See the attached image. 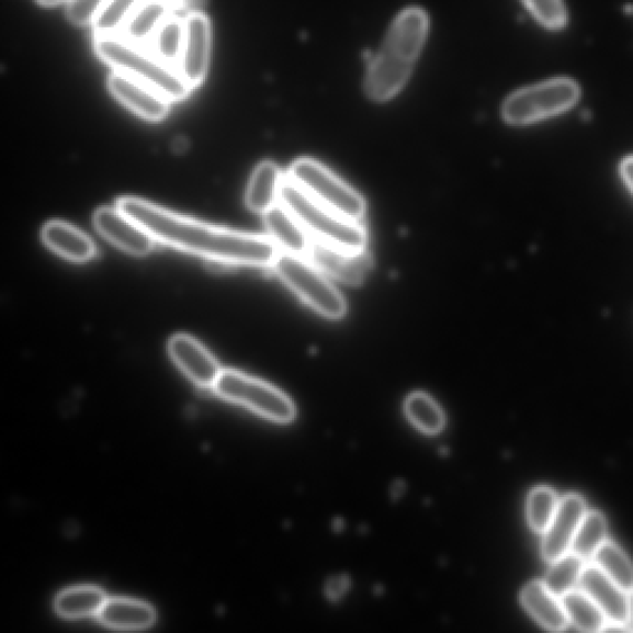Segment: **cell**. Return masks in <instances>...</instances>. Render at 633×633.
Returning a JSON list of instances; mask_svg holds the SVG:
<instances>
[{"label":"cell","instance_id":"1","mask_svg":"<svg viewBox=\"0 0 633 633\" xmlns=\"http://www.w3.org/2000/svg\"><path fill=\"white\" fill-rule=\"evenodd\" d=\"M117 207L156 242L221 264L270 267L281 253L270 237L213 227L142 198L123 197Z\"/></svg>","mask_w":633,"mask_h":633},{"label":"cell","instance_id":"2","mask_svg":"<svg viewBox=\"0 0 633 633\" xmlns=\"http://www.w3.org/2000/svg\"><path fill=\"white\" fill-rule=\"evenodd\" d=\"M426 11L409 8L395 19L379 52L370 60L366 92L376 101L400 94L412 74L428 36Z\"/></svg>","mask_w":633,"mask_h":633},{"label":"cell","instance_id":"3","mask_svg":"<svg viewBox=\"0 0 633 633\" xmlns=\"http://www.w3.org/2000/svg\"><path fill=\"white\" fill-rule=\"evenodd\" d=\"M280 203L300 222L312 241L352 252L367 247L368 234L363 224L324 207L288 176L281 187Z\"/></svg>","mask_w":633,"mask_h":633},{"label":"cell","instance_id":"4","mask_svg":"<svg viewBox=\"0 0 633 633\" xmlns=\"http://www.w3.org/2000/svg\"><path fill=\"white\" fill-rule=\"evenodd\" d=\"M95 49L101 60L118 72L153 88L169 101L186 99L192 88L172 66L116 36L97 37Z\"/></svg>","mask_w":633,"mask_h":633},{"label":"cell","instance_id":"5","mask_svg":"<svg viewBox=\"0 0 633 633\" xmlns=\"http://www.w3.org/2000/svg\"><path fill=\"white\" fill-rule=\"evenodd\" d=\"M273 267L284 284L316 313L328 320H342L347 314L342 293L308 257L280 253Z\"/></svg>","mask_w":633,"mask_h":633},{"label":"cell","instance_id":"6","mask_svg":"<svg viewBox=\"0 0 633 633\" xmlns=\"http://www.w3.org/2000/svg\"><path fill=\"white\" fill-rule=\"evenodd\" d=\"M286 176L310 197L339 216L363 222L367 213L366 199L321 163L313 158H299L292 164Z\"/></svg>","mask_w":633,"mask_h":633},{"label":"cell","instance_id":"7","mask_svg":"<svg viewBox=\"0 0 633 633\" xmlns=\"http://www.w3.org/2000/svg\"><path fill=\"white\" fill-rule=\"evenodd\" d=\"M214 392L270 421L288 423L296 416L295 406L284 392L241 371L223 370L214 386Z\"/></svg>","mask_w":633,"mask_h":633},{"label":"cell","instance_id":"8","mask_svg":"<svg viewBox=\"0 0 633 633\" xmlns=\"http://www.w3.org/2000/svg\"><path fill=\"white\" fill-rule=\"evenodd\" d=\"M581 96L578 85L571 79H553L527 87L508 97L503 107V117L514 126L557 116L572 108Z\"/></svg>","mask_w":633,"mask_h":633},{"label":"cell","instance_id":"9","mask_svg":"<svg viewBox=\"0 0 633 633\" xmlns=\"http://www.w3.org/2000/svg\"><path fill=\"white\" fill-rule=\"evenodd\" d=\"M306 257L328 277L349 286L363 284L372 266L371 256L366 249L359 252L344 251L315 241H312Z\"/></svg>","mask_w":633,"mask_h":633},{"label":"cell","instance_id":"10","mask_svg":"<svg viewBox=\"0 0 633 633\" xmlns=\"http://www.w3.org/2000/svg\"><path fill=\"white\" fill-rule=\"evenodd\" d=\"M94 224L97 232L123 252L135 256L148 255L156 241L140 225L118 207H104L95 213Z\"/></svg>","mask_w":633,"mask_h":633},{"label":"cell","instance_id":"11","mask_svg":"<svg viewBox=\"0 0 633 633\" xmlns=\"http://www.w3.org/2000/svg\"><path fill=\"white\" fill-rule=\"evenodd\" d=\"M168 353L184 374L201 389H214L222 374L221 366L197 339L176 334L168 342Z\"/></svg>","mask_w":633,"mask_h":633},{"label":"cell","instance_id":"12","mask_svg":"<svg viewBox=\"0 0 633 633\" xmlns=\"http://www.w3.org/2000/svg\"><path fill=\"white\" fill-rule=\"evenodd\" d=\"M586 514V505L578 494H568L559 505L542 539V556L551 563L571 552L576 529Z\"/></svg>","mask_w":633,"mask_h":633},{"label":"cell","instance_id":"13","mask_svg":"<svg viewBox=\"0 0 633 633\" xmlns=\"http://www.w3.org/2000/svg\"><path fill=\"white\" fill-rule=\"evenodd\" d=\"M183 55L178 62L179 75L194 89L205 81L210 62L211 25L205 14L192 13L186 20Z\"/></svg>","mask_w":633,"mask_h":633},{"label":"cell","instance_id":"14","mask_svg":"<svg viewBox=\"0 0 633 633\" xmlns=\"http://www.w3.org/2000/svg\"><path fill=\"white\" fill-rule=\"evenodd\" d=\"M578 590L591 596L602 608L607 624L629 626V593L610 580L594 563L586 564Z\"/></svg>","mask_w":633,"mask_h":633},{"label":"cell","instance_id":"15","mask_svg":"<svg viewBox=\"0 0 633 633\" xmlns=\"http://www.w3.org/2000/svg\"><path fill=\"white\" fill-rule=\"evenodd\" d=\"M108 88L120 104L146 120L160 121L168 115L169 100L138 79L115 71L108 79Z\"/></svg>","mask_w":633,"mask_h":633},{"label":"cell","instance_id":"16","mask_svg":"<svg viewBox=\"0 0 633 633\" xmlns=\"http://www.w3.org/2000/svg\"><path fill=\"white\" fill-rule=\"evenodd\" d=\"M264 222L270 240L281 253L308 256L312 244L311 236L280 202L264 214Z\"/></svg>","mask_w":633,"mask_h":633},{"label":"cell","instance_id":"17","mask_svg":"<svg viewBox=\"0 0 633 633\" xmlns=\"http://www.w3.org/2000/svg\"><path fill=\"white\" fill-rule=\"evenodd\" d=\"M42 241L51 251L75 263H86L97 254L92 240L71 224L52 221L42 228Z\"/></svg>","mask_w":633,"mask_h":633},{"label":"cell","instance_id":"18","mask_svg":"<svg viewBox=\"0 0 633 633\" xmlns=\"http://www.w3.org/2000/svg\"><path fill=\"white\" fill-rule=\"evenodd\" d=\"M101 625L115 630H145L154 625L153 606L127 597L107 598L97 615Z\"/></svg>","mask_w":633,"mask_h":633},{"label":"cell","instance_id":"19","mask_svg":"<svg viewBox=\"0 0 633 633\" xmlns=\"http://www.w3.org/2000/svg\"><path fill=\"white\" fill-rule=\"evenodd\" d=\"M522 603L541 626L549 631H563L569 625L561 598L552 594L544 582H533L524 587Z\"/></svg>","mask_w":633,"mask_h":633},{"label":"cell","instance_id":"20","mask_svg":"<svg viewBox=\"0 0 633 633\" xmlns=\"http://www.w3.org/2000/svg\"><path fill=\"white\" fill-rule=\"evenodd\" d=\"M285 176L273 162H264L255 169L246 189L245 202L249 210L265 214L280 202V192Z\"/></svg>","mask_w":633,"mask_h":633},{"label":"cell","instance_id":"21","mask_svg":"<svg viewBox=\"0 0 633 633\" xmlns=\"http://www.w3.org/2000/svg\"><path fill=\"white\" fill-rule=\"evenodd\" d=\"M175 8L172 0H145L124 25V36L132 42L149 40Z\"/></svg>","mask_w":633,"mask_h":633},{"label":"cell","instance_id":"22","mask_svg":"<svg viewBox=\"0 0 633 633\" xmlns=\"http://www.w3.org/2000/svg\"><path fill=\"white\" fill-rule=\"evenodd\" d=\"M106 601L97 586H75L56 597L55 610L64 619H82L98 615Z\"/></svg>","mask_w":633,"mask_h":633},{"label":"cell","instance_id":"23","mask_svg":"<svg viewBox=\"0 0 633 633\" xmlns=\"http://www.w3.org/2000/svg\"><path fill=\"white\" fill-rule=\"evenodd\" d=\"M569 625L583 632H601L607 625V619L591 596L581 590H574L561 597Z\"/></svg>","mask_w":633,"mask_h":633},{"label":"cell","instance_id":"24","mask_svg":"<svg viewBox=\"0 0 633 633\" xmlns=\"http://www.w3.org/2000/svg\"><path fill=\"white\" fill-rule=\"evenodd\" d=\"M586 567V561L575 553L568 552L564 556L551 562L544 580L547 590L562 597L574 590H578L581 576Z\"/></svg>","mask_w":633,"mask_h":633},{"label":"cell","instance_id":"25","mask_svg":"<svg viewBox=\"0 0 633 633\" xmlns=\"http://www.w3.org/2000/svg\"><path fill=\"white\" fill-rule=\"evenodd\" d=\"M593 563L601 568L610 580L614 581L627 593L633 591V564L626 553L613 542L605 544L594 554Z\"/></svg>","mask_w":633,"mask_h":633},{"label":"cell","instance_id":"26","mask_svg":"<svg viewBox=\"0 0 633 633\" xmlns=\"http://www.w3.org/2000/svg\"><path fill=\"white\" fill-rule=\"evenodd\" d=\"M606 541L607 524L604 515L598 512H586L576 529L571 552L585 561L593 559L594 554Z\"/></svg>","mask_w":633,"mask_h":633},{"label":"cell","instance_id":"27","mask_svg":"<svg viewBox=\"0 0 633 633\" xmlns=\"http://www.w3.org/2000/svg\"><path fill=\"white\" fill-rule=\"evenodd\" d=\"M407 417L422 432L436 435L445 427V415L438 403L428 395L416 392L407 399L405 405Z\"/></svg>","mask_w":633,"mask_h":633},{"label":"cell","instance_id":"28","mask_svg":"<svg viewBox=\"0 0 633 633\" xmlns=\"http://www.w3.org/2000/svg\"><path fill=\"white\" fill-rule=\"evenodd\" d=\"M186 33V22L183 19L169 17L158 28L154 36V50L158 58L167 65L179 62L183 55Z\"/></svg>","mask_w":633,"mask_h":633},{"label":"cell","instance_id":"29","mask_svg":"<svg viewBox=\"0 0 633 633\" xmlns=\"http://www.w3.org/2000/svg\"><path fill=\"white\" fill-rule=\"evenodd\" d=\"M559 500L556 491L546 488V486H539V488L530 491L527 500V518L529 526L537 534L544 535L554 515H556Z\"/></svg>","mask_w":633,"mask_h":633},{"label":"cell","instance_id":"30","mask_svg":"<svg viewBox=\"0 0 633 633\" xmlns=\"http://www.w3.org/2000/svg\"><path fill=\"white\" fill-rule=\"evenodd\" d=\"M145 0H109L94 22L97 37L115 36Z\"/></svg>","mask_w":633,"mask_h":633},{"label":"cell","instance_id":"31","mask_svg":"<svg viewBox=\"0 0 633 633\" xmlns=\"http://www.w3.org/2000/svg\"><path fill=\"white\" fill-rule=\"evenodd\" d=\"M530 13L549 29H561L567 21V13L562 0H524Z\"/></svg>","mask_w":633,"mask_h":633},{"label":"cell","instance_id":"32","mask_svg":"<svg viewBox=\"0 0 633 633\" xmlns=\"http://www.w3.org/2000/svg\"><path fill=\"white\" fill-rule=\"evenodd\" d=\"M109 0H72L67 8V17L75 26L85 27L94 25L100 10Z\"/></svg>","mask_w":633,"mask_h":633},{"label":"cell","instance_id":"33","mask_svg":"<svg viewBox=\"0 0 633 633\" xmlns=\"http://www.w3.org/2000/svg\"><path fill=\"white\" fill-rule=\"evenodd\" d=\"M348 581L344 576H337L330 584L327 585V594L332 598H338L347 591Z\"/></svg>","mask_w":633,"mask_h":633},{"label":"cell","instance_id":"34","mask_svg":"<svg viewBox=\"0 0 633 633\" xmlns=\"http://www.w3.org/2000/svg\"><path fill=\"white\" fill-rule=\"evenodd\" d=\"M621 174H623L627 186L633 192V157L626 158V160L621 164Z\"/></svg>","mask_w":633,"mask_h":633},{"label":"cell","instance_id":"35","mask_svg":"<svg viewBox=\"0 0 633 633\" xmlns=\"http://www.w3.org/2000/svg\"><path fill=\"white\" fill-rule=\"evenodd\" d=\"M178 8L184 10H189L191 13H199L198 9L205 6L206 0H177Z\"/></svg>","mask_w":633,"mask_h":633},{"label":"cell","instance_id":"36","mask_svg":"<svg viewBox=\"0 0 633 633\" xmlns=\"http://www.w3.org/2000/svg\"><path fill=\"white\" fill-rule=\"evenodd\" d=\"M37 2L42 7H55L64 3H71L72 0H37Z\"/></svg>","mask_w":633,"mask_h":633},{"label":"cell","instance_id":"37","mask_svg":"<svg viewBox=\"0 0 633 633\" xmlns=\"http://www.w3.org/2000/svg\"><path fill=\"white\" fill-rule=\"evenodd\" d=\"M629 626L633 631V591L629 593Z\"/></svg>","mask_w":633,"mask_h":633}]
</instances>
